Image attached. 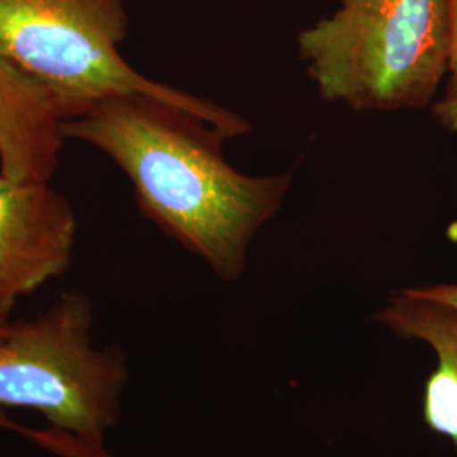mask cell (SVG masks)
Segmentation results:
<instances>
[{
    "mask_svg": "<svg viewBox=\"0 0 457 457\" xmlns=\"http://www.w3.org/2000/svg\"><path fill=\"white\" fill-rule=\"evenodd\" d=\"M63 131L111 158L131 181L139 212L222 281L243 277L254 236L292 188V173L251 177L230 166L228 132L163 98H97Z\"/></svg>",
    "mask_w": 457,
    "mask_h": 457,
    "instance_id": "6da1fadb",
    "label": "cell"
},
{
    "mask_svg": "<svg viewBox=\"0 0 457 457\" xmlns=\"http://www.w3.org/2000/svg\"><path fill=\"white\" fill-rule=\"evenodd\" d=\"M319 96L356 112L430 105L445 79L447 0H339L296 37Z\"/></svg>",
    "mask_w": 457,
    "mask_h": 457,
    "instance_id": "7a4b0ae2",
    "label": "cell"
},
{
    "mask_svg": "<svg viewBox=\"0 0 457 457\" xmlns=\"http://www.w3.org/2000/svg\"><path fill=\"white\" fill-rule=\"evenodd\" d=\"M128 26L126 0H0V53L65 98L70 117L97 98L143 94L188 109L230 137L251 131L212 100L134 70L119 48Z\"/></svg>",
    "mask_w": 457,
    "mask_h": 457,
    "instance_id": "3957f363",
    "label": "cell"
},
{
    "mask_svg": "<svg viewBox=\"0 0 457 457\" xmlns=\"http://www.w3.org/2000/svg\"><path fill=\"white\" fill-rule=\"evenodd\" d=\"M87 295L63 294L45 313L0 337V409L39 411L49 427L104 441L120 420L128 361L92 343Z\"/></svg>",
    "mask_w": 457,
    "mask_h": 457,
    "instance_id": "277c9868",
    "label": "cell"
},
{
    "mask_svg": "<svg viewBox=\"0 0 457 457\" xmlns=\"http://www.w3.org/2000/svg\"><path fill=\"white\" fill-rule=\"evenodd\" d=\"M75 237V211L51 181L0 175V317L65 271Z\"/></svg>",
    "mask_w": 457,
    "mask_h": 457,
    "instance_id": "5b68a950",
    "label": "cell"
},
{
    "mask_svg": "<svg viewBox=\"0 0 457 457\" xmlns=\"http://www.w3.org/2000/svg\"><path fill=\"white\" fill-rule=\"evenodd\" d=\"M70 104L0 53V175L51 181L66 137Z\"/></svg>",
    "mask_w": 457,
    "mask_h": 457,
    "instance_id": "8992f818",
    "label": "cell"
},
{
    "mask_svg": "<svg viewBox=\"0 0 457 457\" xmlns=\"http://www.w3.org/2000/svg\"><path fill=\"white\" fill-rule=\"evenodd\" d=\"M400 339L427 344L436 364L422 395L425 427L457 449V309L405 288L375 315Z\"/></svg>",
    "mask_w": 457,
    "mask_h": 457,
    "instance_id": "52a82bcc",
    "label": "cell"
},
{
    "mask_svg": "<svg viewBox=\"0 0 457 457\" xmlns=\"http://www.w3.org/2000/svg\"><path fill=\"white\" fill-rule=\"evenodd\" d=\"M449 5V54L441 97L434 102L432 114L445 131L457 134V0Z\"/></svg>",
    "mask_w": 457,
    "mask_h": 457,
    "instance_id": "ba28073f",
    "label": "cell"
},
{
    "mask_svg": "<svg viewBox=\"0 0 457 457\" xmlns=\"http://www.w3.org/2000/svg\"><path fill=\"white\" fill-rule=\"evenodd\" d=\"M56 453L60 457H115L105 449L104 441L77 436H63L56 445Z\"/></svg>",
    "mask_w": 457,
    "mask_h": 457,
    "instance_id": "9c48e42d",
    "label": "cell"
},
{
    "mask_svg": "<svg viewBox=\"0 0 457 457\" xmlns=\"http://www.w3.org/2000/svg\"><path fill=\"white\" fill-rule=\"evenodd\" d=\"M411 288L415 294L422 295L425 298L437 300L457 309V283H434V285L411 287Z\"/></svg>",
    "mask_w": 457,
    "mask_h": 457,
    "instance_id": "30bf717a",
    "label": "cell"
},
{
    "mask_svg": "<svg viewBox=\"0 0 457 457\" xmlns=\"http://www.w3.org/2000/svg\"><path fill=\"white\" fill-rule=\"evenodd\" d=\"M9 326H11V322H9L7 319L0 317V337H4V336H5V332H7Z\"/></svg>",
    "mask_w": 457,
    "mask_h": 457,
    "instance_id": "8fae6325",
    "label": "cell"
}]
</instances>
